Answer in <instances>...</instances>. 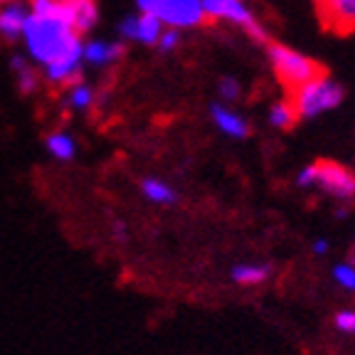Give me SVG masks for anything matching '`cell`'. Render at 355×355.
Returning <instances> with one entry per match:
<instances>
[{
  "mask_svg": "<svg viewBox=\"0 0 355 355\" xmlns=\"http://www.w3.org/2000/svg\"><path fill=\"white\" fill-rule=\"evenodd\" d=\"M22 37H25L28 55L33 57V62L42 67H47L50 62H55L57 57H62L64 52H69L82 42V35L64 20L62 10L47 12V15L28 12Z\"/></svg>",
  "mask_w": 355,
  "mask_h": 355,
  "instance_id": "1",
  "label": "cell"
},
{
  "mask_svg": "<svg viewBox=\"0 0 355 355\" xmlns=\"http://www.w3.org/2000/svg\"><path fill=\"white\" fill-rule=\"evenodd\" d=\"M266 60H269L274 77H277V82L282 84L286 94H291L294 89H299L301 84L311 82V79L328 74V69L318 60L304 55V52L291 50V47H286L282 42H274V40L266 44Z\"/></svg>",
  "mask_w": 355,
  "mask_h": 355,
  "instance_id": "2",
  "label": "cell"
},
{
  "mask_svg": "<svg viewBox=\"0 0 355 355\" xmlns=\"http://www.w3.org/2000/svg\"><path fill=\"white\" fill-rule=\"evenodd\" d=\"M286 96L294 104L299 121H306V119H316L321 114H326V111L338 109L345 99V89L336 79L323 74V77H316L311 79V82L301 84L299 89H294Z\"/></svg>",
  "mask_w": 355,
  "mask_h": 355,
  "instance_id": "3",
  "label": "cell"
},
{
  "mask_svg": "<svg viewBox=\"0 0 355 355\" xmlns=\"http://www.w3.org/2000/svg\"><path fill=\"white\" fill-rule=\"evenodd\" d=\"M316 166V183L326 195L336 200H353L355 198V171L345 168L343 163L321 158L313 163Z\"/></svg>",
  "mask_w": 355,
  "mask_h": 355,
  "instance_id": "4",
  "label": "cell"
},
{
  "mask_svg": "<svg viewBox=\"0 0 355 355\" xmlns=\"http://www.w3.org/2000/svg\"><path fill=\"white\" fill-rule=\"evenodd\" d=\"M153 15L163 20V25L178 30L200 28L207 22V12L202 8V0H161Z\"/></svg>",
  "mask_w": 355,
  "mask_h": 355,
  "instance_id": "5",
  "label": "cell"
},
{
  "mask_svg": "<svg viewBox=\"0 0 355 355\" xmlns=\"http://www.w3.org/2000/svg\"><path fill=\"white\" fill-rule=\"evenodd\" d=\"M316 15L328 33L340 37L355 33V0H316Z\"/></svg>",
  "mask_w": 355,
  "mask_h": 355,
  "instance_id": "6",
  "label": "cell"
},
{
  "mask_svg": "<svg viewBox=\"0 0 355 355\" xmlns=\"http://www.w3.org/2000/svg\"><path fill=\"white\" fill-rule=\"evenodd\" d=\"M163 20L153 12H139V15H128L121 20L119 25V33L126 42H141L148 44V47H155L158 37L163 33Z\"/></svg>",
  "mask_w": 355,
  "mask_h": 355,
  "instance_id": "7",
  "label": "cell"
},
{
  "mask_svg": "<svg viewBox=\"0 0 355 355\" xmlns=\"http://www.w3.org/2000/svg\"><path fill=\"white\" fill-rule=\"evenodd\" d=\"M62 15L64 20L77 30L79 35H87L94 30V25L99 22V8L96 0H60Z\"/></svg>",
  "mask_w": 355,
  "mask_h": 355,
  "instance_id": "8",
  "label": "cell"
},
{
  "mask_svg": "<svg viewBox=\"0 0 355 355\" xmlns=\"http://www.w3.org/2000/svg\"><path fill=\"white\" fill-rule=\"evenodd\" d=\"M210 119L225 136H230V139H247L252 131L250 121H247L242 114L230 111L227 106H222V104H210Z\"/></svg>",
  "mask_w": 355,
  "mask_h": 355,
  "instance_id": "9",
  "label": "cell"
},
{
  "mask_svg": "<svg viewBox=\"0 0 355 355\" xmlns=\"http://www.w3.org/2000/svg\"><path fill=\"white\" fill-rule=\"evenodd\" d=\"M126 52L123 42H109V40H92L84 44V62L92 67H109L119 62Z\"/></svg>",
  "mask_w": 355,
  "mask_h": 355,
  "instance_id": "10",
  "label": "cell"
},
{
  "mask_svg": "<svg viewBox=\"0 0 355 355\" xmlns=\"http://www.w3.org/2000/svg\"><path fill=\"white\" fill-rule=\"evenodd\" d=\"M25 20H28V8L22 6L20 0L0 6V37L6 42L20 40L22 30H25Z\"/></svg>",
  "mask_w": 355,
  "mask_h": 355,
  "instance_id": "11",
  "label": "cell"
},
{
  "mask_svg": "<svg viewBox=\"0 0 355 355\" xmlns=\"http://www.w3.org/2000/svg\"><path fill=\"white\" fill-rule=\"evenodd\" d=\"M10 69H12V74H15V84H17V92H20V94L30 96V94H35V92L40 89V82H42V77H40L37 67L30 64V62L25 60L22 55L12 57V60H10Z\"/></svg>",
  "mask_w": 355,
  "mask_h": 355,
  "instance_id": "12",
  "label": "cell"
},
{
  "mask_svg": "<svg viewBox=\"0 0 355 355\" xmlns=\"http://www.w3.org/2000/svg\"><path fill=\"white\" fill-rule=\"evenodd\" d=\"M141 195H144L148 202L153 205H173L178 200V193L166 183V180H158V178H144L141 180Z\"/></svg>",
  "mask_w": 355,
  "mask_h": 355,
  "instance_id": "13",
  "label": "cell"
},
{
  "mask_svg": "<svg viewBox=\"0 0 355 355\" xmlns=\"http://www.w3.org/2000/svg\"><path fill=\"white\" fill-rule=\"evenodd\" d=\"M269 123H272L274 128H279V131H291V128L299 123L296 109L288 96H284V99L274 101V104L269 106Z\"/></svg>",
  "mask_w": 355,
  "mask_h": 355,
  "instance_id": "14",
  "label": "cell"
},
{
  "mask_svg": "<svg viewBox=\"0 0 355 355\" xmlns=\"http://www.w3.org/2000/svg\"><path fill=\"white\" fill-rule=\"evenodd\" d=\"M272 272H274L272 264H237V266H232L230 277H232V282L252 286V284L266 282V279L272 277Z\"/></svg>",
  "mask_w": 355,
  "mask_h": 355,
  "instance_id": "15",
  "label": "cell"
},
{
  "mask_svg": "<svg viewBox=\"0 0 355 355\" xmlns=\"http://www.w3.org/2000/svg\"><path fill=\"white\" fill-rule=\"evenodd\" d=\"M44 148L50 150V155L57 158V161H72L74 155H77V144H74L72 136L64 131L50 133V136L44 139Z\"/></svg>",
  "mask_w": 355,
  "mask_h": 355,
  "instance_id": "16",
  "label": "cell"
},
{
  "mask_svg": "<svg viewBox=\"0 0 355 355\" xmlns=\"http://www.w3.org/2000/svg\"><path fill=\"white\" fill-rule=\"evenodd\" d=\"M67 101L77 111L92 109V104H94V89L89 87V84H84V79H79V82L69 84V96H67Z\"/></svg>",
  "mask_w": 355,
  "mask_h": 355,
  "instance_id": "17",
  "label": "cell"
},
{
  "mask_svg": "<svg viewBox=\"0 0 355 355\" xmlns=\"http://www.w3.org/2000/svg\"><path fill=\"white\" fill-rule=\"evenodd\" d=\"M242 0H202V8L207 12V20H222L230 8H234Z\"/></svg>",
  "mask_w": 355,
  "mask_h": 355,
  "instance_id": "18",
  "label": "cell"
},
{
  "mask_svg": "<svg viewBox=\"0 0 355 355\" xmlns=\"http://www.w3.org/2000/svg\"><path fill=\"white\" fill-rule=\"evenodd\" d=\"M155 47H158V52L161 55H168V52L178 50L180 47V30L178 28H163L161 37H158V42H155Z\"/></svg>",
  "mask_w": 355,
  "mask_h": 355,
  "instance_id": "19",
  "label": "cell"
},
{
  "mask_svg": "<svg viewBox=\"0 0 355 355\" xmlns=\"http://www.w3.org/2000/svg\"><path fill=\"white\" fill-rule=\"evenodd\" d=\"M333 279L343 286L345 291H355V266L353 264H336L333 266Z\"/></svg>",
  "mask_w": 355,
  "mask_h": 355,
  "instance_id": "20",
  "label": "cell"
},
{
  "mask_svg": "<svg viewBox=\"0 0 355 355\" xmlns=\"http://www.w3.org/2000/svg\"><path fill=\"white\" fill-rule=\"evenodd\" d=\"M217 92H220L222 101H237L239 94H242V87L234 77H222L217 82Z\"/></svg>",
  "mask_w": 355,
  "mask_h": 355,
  "instance_id": "21",
  "label": "cell"
},
{
  "mask_svg": "<svg viewBox=\"0 0 355 355\" xmlns=\"http://www.w3.org/2000/svg\"><path fill=\"white\" fill-rule=\"evenodd\" d=\"M333 323H336V328H338L340 333L355 336V311H340V313H336Z\"/></svg>",
  "mask_w": 355,
  "mask_h": 355,
  "instance_id": "22",
  "label": "cell"
},
{
  "mask_svg": "<svg viewBox=\"0 0 355 355\" xmlns=\"http://www.w3.org/2000/svg\"><path fill=\"white\" fill-rule=\"evenodd\" d=\"M296 183H299L301 188H309V185H313V183H316V166H313V163H311V166L301 168L299 178H296Z\"/></svg>",
  "mask_w": 355,
  "mask_h": 355,
  "instance_id": "23",
  "label": "cell"
},
{
  "mask_svg": "<svg viewBox=\"0 0 355 355\" xmlns=\"http://www.w3.org/2000/svg\"><path fill=\"white\" fill-rule=\"evenodd\" d=\"M136 3H139L141 12H155V8H158V3H161V0H136Z\"/></svg>",
  "mask_w": 355,
  "mask_h": 355,
  "instance_id": "24",
  "label": "cell"
},
{
  "mask_svg": "<svg viewBox=\"0 0 355 355\" xmlns=\"http://www.w3.org/2000/svg\"><path fill=\"white\" fill-rule=\"evenodd\" d=\"M326 252H328L326 239H316V242H313V254H326Z\"/></svg>",
  "mask_w": 355,
  "mask_h": 355,
  "instance_id": "25",
  "label": "cell"
},
{
  "mask_svg": "<svg viewBox=\"0 0 355 355\" xmlns=\"http://www.w3.org/2000/svg\"><path fill=\"white\" fill-rule=\"evenodd\" d=\"M8 3H12V0H0V6H8Z\"/></svg>",
  "mask_w": 355,
  "mask_h": 355,
  "instance_id": "26",
  "label": "cell"
}]
</instances>
